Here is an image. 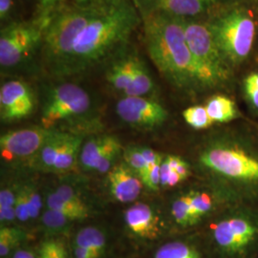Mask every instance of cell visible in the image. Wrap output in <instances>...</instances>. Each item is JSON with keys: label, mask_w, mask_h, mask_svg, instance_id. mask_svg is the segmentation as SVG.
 Instances as JSON below:
<instances>
[{"label": "cell", "mask_w": 258, "mask_h": 258, "mask_svg": "<svg viewBox=\"0 0 258 258\" xmlns=\"http://www.w3.org/2000/svg\"><path fill=\"white\" fill-rule=\"evenodd\" d=\"M142 26V16L133 0H105L77 37L56 75L81 73L106 62L130 43Z\"/></svg>", "instance_id": "obj_1"}, {"label": "cell", "mask_w": 258, "mask_h": 258, "mask_svg": "<svg viewBox=\"0 0 258 258\" xmlns=\"http://www.w3.org/2000/svg\"><path fill=\"white\" fill-rule=\"evenodd\" d=\"M143 41L159 71L179 86L201 84L184 35V19L164 14L142 16Z\"/></svg>", "instance_id": "obj_2"}, {"label": "cell", "mask_w": 258, "mask_h": 258, "mask_svg": "<svg viewBox=\"0 0 258 258\" xmlns=\"http://www.w3.org/2000/svg\"><path fill=\"white\" fill-rule=\"evenodd\" d=\"M105 0H83L57 8L48 18L40 55L43 64L56 74L80 33L101 9Z\"/></svg>", "instance_id": "obj_3"}, {"label": "cell", "mask_w": 258, "mask_h": 258, "mask_svg": "<svg viewBox=\"0 0 258 258\" xmlns=\"http://www.w3.org/2000/svg\"><path fill=\"white\" fill-rule=\"evenodd\" d=\"M184 35L200 75L201 85L212 86L228 77V61L209 25L184 19Z\"/></svg>", "instance_id": "obj_4"}, {"label": "cell", "mask_w": 258, "mask_h": 258, "mask_svg": "<svg viewBox=\"0 0 258 258\" xmlns=\"http://www.w3.org/2000/svg\"><path fill=\"white\" fill-rule=\"evenodd\" d=\"M46 21L32 18L23 21H10L0 32V66L12 70L40 52Z\"/></svg>", "instance_id": "obj_5"}, {"label": "cell", "mask_w": 258, "mask_h": 258, "mask_svg": "<svg viewBox=\"0 0 258 258\" xmlns=\"http://www.w3.org/2000/svg\"><path fill=\"white\" fill-rule=\"evenodd\" d=\"M227 61L238 63L249 55L255 37V24L249 14L231 11L209 24Z\"/></svg>", "instance_id": "obj_6"}, {"label": "cell", "mask_w": 258, "mask_h": 258, "mask_svg": "<svg viewBox=\"0 0 258 258\" xmlns=\"http://www.w3.org/2000/svg\"><path fill=\"white\" fill-rule=\"evenodd\" d=\"M91 98L82 86L73 83L57 84L47 92L41 110V122L45 128L56 123L83 117L91 109Z\"/></svg>", "instance_id": "obj_7"}, {"label": "cell", "mask_w": 258, "mask_h": 258, "mask_svg": "<svg viewBox=\"0 0 258 258\" xmlns=\"http://www.w3.org/2000/svg\"><path fill=\"white\" fill-rule=\"evenodd\" d=\"M201 162L213 171L230 178L258 181V160L234 148H211Z\"/></svg>", "instance_id": "obj_8"}, {"label": "cell", "mask_w": 258, "mask_h": 258, "mask_svg": "<svg viewBox=\"0 0 258 258\" xmlns=\"http://www.w3.org/2000/svg\"><path fill=\"white\" fill-rule=\"evenodd\" d=\"M116 112L124 122L138 128H155L167 119L166 108L147 97H123L117 102Z\"/></svg>", "instance_id": "obj_9"}, {"label": "cell", "mask_w": 258, "mask_h": 258, "mask_svg": "<svg viewBox=\"0 0 258 258\" xmlns=\"http://www.w3.org/2000/svg\"><path fill=\"white\" fill-rule=\"evenodd\" d=\"M54 128L34 126L10 131L0 138L1 155L6 160L37 154Z\"/></svg>", "instance_id": "obj_10"}, {"label": "cell", "mask_w": 258, "mask_h": 258, "mask_svg": "<svg viewBox=\"0 0 258 258\" xmlns=\"http://www.w3.org/2000/svg\"><path fill=\"white\" fill-rule=\"evenodd\" d=\"M35 108L31 87L20 80H11L0 88V116L5 121L27 118Z\"/></svg>", "instance_id": "obj_11"}, {"label": "cell", "mask_w": 258, "mask_h": 258, "mask_svg": "<svg viewBox=\"0 0 258 258\" xmlns=\"http://www.w3.org/2000/svg\"><path fill=\"white\" fill-rule=\"evenodd\" d=\"M256 228L245 219L232 218L216 225L213 231L218 246L229 252H241L255 239Z\"/></svg>", "instance_id": "obj_12"}, {"label": "cell", "mask_w": 258, "mask_h": 258, "mask_svg": "<svg viewBox=\"0 0 258 258\" xmlns=\"http://www.w3.org/2000/svg\"><path fill=\"white\" fill-rule=\"evenodd\" d=\"M133 2L141 16L164 14L186 19L207 12L215 0H133Z\"/></svg>", "instance_id": "obj_13"}, {"label": "cell", "mask_w": 258, "mask_h": 258, "mask_svg": "<svg viewBox=\"0 0 258 258\" xmlns=\"http://www.w3.org/2000/svg\"><path fill=\"white\" fill-rule=\"evenodd\" d=\"M111 194L120 203L133 202L139 197L143 181L126 164L115 166L108 174Z\"/></svg>", "instance_id": "obj_14"}, {"label": "cell", "mask_w": 258, "mask_h": 258, "mask_svg": "<svg viewBox=\"0 0 258 258\" xmlns=\"http://www.w3.org/2000/svg\"><path fill=\"white\" fill-rule=\"evenodd\" d=\"M124 220L129 230L140 237L152 239L159 232L158 218L146 204H135L130 207L124 212Z\"/></svg>", "instance_id": "obj_15"}, {"label": "cell", "mask_w": 258, "mask_h": 258, "mask_svg": "<svg viewBox=\"0 0 258 258\" xmlns=\"http://www.w3.org/2000/svg\"><path fill=\"white\" fill-rule=\"evenodd\" d=\"M120 145L119 140L110 135H103L87 141L80 153L81 166L86 171L96 170L104 155L112 148Z\"/></svg>", "instance_id": "obj_16"}, {"label": "cell", "mask_w": 258, "mask_h": 258, "mask_svg": "<svg viewBox=\"0 0 258 258\" xmlns=\"http://www.w3.org/2000/svg\"><path fill=\"white\" fill-rule=\"evenodd\" d=\"M71 133L53 129L43 147L38 151L37 156V166L41 170H52L55 160L64 147Z\"/></svg>", "instance_id": "obj_17"}, {"label": "cell", "mask_w": 258, "mask_h": 258, "mask_svg": "<svg viewBox=\"0 0 258 258\" xmlns=\"http://www.w3.org/2000/svg\"><path fill=\"white\" fill-rule=\"evenodd\" d=\"M82 143L83 139L81 136L71 134L56 158L51 172L64 173L71 170L77 163L78 157L80 158Z\"/></svg>", "instance_id": "obj_18"}, {"label": "cell", "mask_w": 258, "mask_h": 258, "mask_svg": "<svg viewBox=\"0 0 258 258\" xmlns=\"http://www.w3.org/2000/svg\"><path fill=\"white\" fill-rule=\"evenodd\" d=\"M75 246L89 249L100 258L105 249L106 238L101 230L94 227H86L77 233Z\"/></svg>", "instance_id": "obj_19"}, {"label": "cell", "mask_w": 258, "mask_h": 258, "mask_svg": "<svg viewBox=\"0 0 258 258\" xmlns=\"http://www.w3.org/2000/svg\"><path fill=\"white\" fill-rule=\"evenodd\" d=\"M207 111L213 122H228L236 116L233 102L224 96H215L206 104Z\"/></svg>", "instance_id": "obj_20"}, {"label": "cell", "mask_w": 258, "mask_h": 258, "mask_svg": "<svg viewBox=\"0 0 258 258\" xmlns=\"http://www.w3.org/2000/svg\"><path fill=\"white\" fill-rule=\"evenodd\" d=\"M72 222L62 213L49 209L42 215V225L50 235L64 234L69 231Z\"/></svg>", "instance_id": "obj_21"}, {"label": "cell", "mask_w": 258, "mask_h": 258, "mask_svg": "<svg viewBox=\"0 0 258 258\" xmlns=\"http://www.w3.org/2000/svg\"><path fill=\"white\" fill-rule=\"evenodd\" d=\"M155 258H201L194 247L183 242H170L163 245L155 253Z\"/></svg>", "instance_id": "obj_22"}, {"label": "cell", "mask_w": 258, "mask_h": 258, "mask_svg": "<svg viewBox=\"0 0 258 258\" xmlns=\"http://www.w3.org/2000/svg\"><path fill=\"white\" fill-rule=\"evenodd\" d=\"M47 208L49 210H53L55 212H60L65 216L69 217L73 221L75 220H82L88 216L87 212H83L77 209L71 204L67 203L62 198H60L55 191L48 194L46 199Z\"/></svg>", "instance_id": "obj_23"}, {"label": "cell", "mask_w": 258, "mask_h": 258, "mask_svg": "<svg viewBox=\"0 0 258 258\" xmlns=\"http://www.w3.org/2000/svg\"><path fill=\"white\" fill-rule=\"evenodd\" d=\"M183 117L185 122L195 129L207 128L214 123L206 106L202 105H194L186 108L183 112Z\"/></svg>", "instance_id": "obj_24"}, {"label": "cell", "mask_w": 258, "mask_h": 258, "mask_svg": "<svg viewBox=\"0 0 258 258\" xmlns=\"http://www.w3.org/2000/svg\"><path fill=\"white\" fill-rule=\"evenodd\" d=\"M191 196L189 194L184 195L177 199L172 205V215L173 218L181 226L192 225L191 218Z\"/></svg>", "instance_id": "obj_25"}, {"label": "cell", "mask_w": 258, "mask_h": 258, "mask_svg": "<svg viewBox=\"0 0 258 258\" xmlns=\"http://www.w3.org/2000/svg\"><path fill=\"white\" fill-rule=\"evenodd\" d=\"M24 234L16 228L4 227L0 230V255L5 257L10 251L18 246L20 241L23 239Z\"/></svg>", "instance_id": "obj_26"}, {"label": "cell", "mask_w": 258, "mask_h": 258, "mask_svg": "<svg viewBox=\"0 0 258 258\" xmlns=\"http://www.w3.org/2000/svg\"><path fill=\"white\" fill-rule=\"evenodd\" d=\"M38 258H68V253L63 242L48 239L39 246Z\"/></svg>", "instance_id": "obj_27"}, {"label": "cell", "mask_w": 258, "mask_h": 258, "mask_svg": "<svg viewBox=\"0 0 258 258\" xmlns=\"http://www.w3.org/2000/svg\"><path fill=\"white\" fill-rule=\"evenodd\" d=\"M123 157L125 164L141 178V176L148 167V164L142 154L141 148L138 147H129L124 150Z\"/></svg>", "instance_id": "obj_28"}, {"label": "cell", "mask_w": 258, "mask_h": 258, "mask_svg": "<svg viewBox=\"0 0 258 258\" xmlns=\"http://www.w3.org/2000/svg\"><path fill=\"white\" fill-rule=\"evenodd\" d=\"M191 194V218L195 224L212 209V198L209 194L204 192H192Z\"/></svg>", "instance_id": "obj_29"}, {"label": "cell", "mask_w": 258, "mask_h": 258, "mask_svg": "<svg viewBox=\"0 0 258 258\" xmlns=\"http://www.w3.org/2000/svg\"><path fill=\"white\" fill-rule=\"evenodd\" d=\"M83 0H37V8L34 14V18L46 21L48 18L55 12V10L62 5L78 2Z\"/></svg>", "instance_id": "obj_30"}, {"label": "cell", "mask_w": 258, "mask_h": 258, "mask_svg": "<svg viewBox=\"0 0 258 258\" xmlns=\"http://www.w3.org/2000/svg\"><path fill=\"white\" fill-rule=\"evenodd\" d=\"M163 160L159 161L156 164L148 166L144 173L141 176L143 184L148 188L152 190H157L161 186V164Z\"/></svg>", "instance_id": "obj_31"}, {"label": "cell", "mask_w": 258, "mask_h": 258, "mask_svg": "<svg viewBox=\"0 0 258 258\" xmlns=\"http://www.w3.org/2000/svg\"><path fill=\"white\" fill-rule=\"evenodd\" d=\"M55 194H57L60 198H62L67 203L71 204L77 209L88 213V209H87L86 205L83 203L81 197L78 195V194L71 186H69L67 184H62L55 189Z\"/></svg>", "instance_id": "obj_32"}, {"label": "cell", "mask_w": 258, "mask_h": 258, "mask_svg": "<svg viewBox=\"0 0 258 258\" xmlns=\"http://www.w3.org/2000/svg\"><path fill=\"white\" fill-rule=\"evenodd\" d=\"M16 213H17V219L20 221H27L30 218V212L28 207L27 191L26 186H22L19 188L17 192V199H16Z\"/></svg>", "instance_id": "obj_33"}, {"label": "cell", "mask_w": 258, "mask_h": 258, "mask_svg": "<svg viewBox=\"0 0 258 258\" xmlns=\"http://www.w3.org/2000/svg\"><path fill=\"white\" fill-rule=\"evenodd\" d=\"M120 150H121V146L120 145L109 150L101 160V162L99 163V165L96 167L95 171L100 172V173L109 172L110 169L114 167L113 166H114V163L116 162L117 158L120 155Z\"/></svg>", "instance_id": "obj_34"}, {"label": "cell", "mask_w": 258, "mask_h": 258, "mask_svg": "<svg viewBox=\"0 0 258 258\" xmlns=\"http://www.w3.org/2000/svg\"><path fill=\"white\" fill-rule=\"evenodd\" d=\"M26 186L27 191L28 207L30 212V218L35 219L39 215L41 210V198L37 190L32 186Z\"/></svg>", "instance_id": "obj_35"}, {"label": "cell", "mask_w": 258, "mask_h": 258, "mask_svg": "<svg viewBox=\"0 0 258 258\" xmlns=\"http://www.w3.org/2000/svg\"><path fill=\"white\" fill-rule=\"evenodd\" d=\"M245 91L253 106L258 108V73L248 76L245 81Z\"/></svg>", "instance_id": "obj_36"}, {"label": "cell", "mask_w": 258, "mask_h": 258, "mask_svg": "<svg viewBox=\"0 0 258 258\" xmlns=\"http://www.w3.org/2000/svg\"><path fill=\"white\" fill-rule=\"evenodd\" d=\"M166 162L168 163V165L170 166V168L172 170L176 171L180 177L182 178V180H184L187 178L188 176V167L187 165L184 163V161L176 156H167L166 158Z\"/></svg>", "instance_id": "obj_37"}, {"label": "cell", "mask_w": 258, "mask_h": 258, "mask_svg": "<svg viewBox=\"0 0 258 258\" xmlns=\"http://www.w3.org/2000/svg\"><path fill=\"white\" fill-rule=\"evenodd\" d=\"M17 194H14L11 189L4 188L0 191V209L15 207Z\"/></svg>", "instance_id": "obj_38"}, {"label": "cell", "mask_w": 258, "mask_h": 258, "mask_svg": "<svg viewBox=\"0 0 258 258\" xmlns=\"http://www.w3.org/2000/svg\"><path fill=\"white\" fill-rule=\"evenodd\" d=\"M14 8V0H0V21L6 24Z\"/></svg>", "instance_id": "obj_39"}, {"label": "cell", "mask_w": 258, "mask_h": 258, "mask_svg": "<svg viewBox=\"0 0 258 258\" xmlns=\"http://www.w3.org/2000/svg\"><path fill=\"white\" fill-rule=\"evenodd\" d=\"M140 148H141L142 154H143V156L145 158L148 166L156 164L159 161L163 160L161 155H159L157 152H155L154 150H152L151 148H142V147H140Z\"/></svg>", "instance_id": "obj_40"}, {"label": "cell", "mask_w": 258, "mask_h": 258, "mask_svg": "<svg viewBox=\"0 0 258 258\" xmlns=\"http://www.w3.org/2000/svg\"><path fill=\"white\" fill-rule=\"evenodd\" d=\"M16 218H17V213H16L15 207L0 209V221L2 224L13 222Z\"/></svg>", "instance_id": "obj_41"}, {"label": "cell", "mask_w": 258, "mask_h": 258, "mask_svg": "<svg viewBox=\"0 0 258 258\" xmlns=\"http://www.w3.org/2000/svg\"><path fill=\"white\" fill-rule=\"evenodd\" d=\"M74 255L75 258H99L91 250L79 246H75Z\"/></svg>", "instance_id": "obj_42"}, {"label": "cell", "mask_w": 258, "mask_h": 258, "mask_svg": "<svg viewBox=\"0 0 258 258\" xmlns=\"http://www.w3.org/2000/svg\"><path fill=\"white\" fill-rule=\"evenodd\" d=\"M14 258H36V256L29 250L19 249L15 252Z\"/></svg>", "instance_id": "obj_43"}]
</instances>
